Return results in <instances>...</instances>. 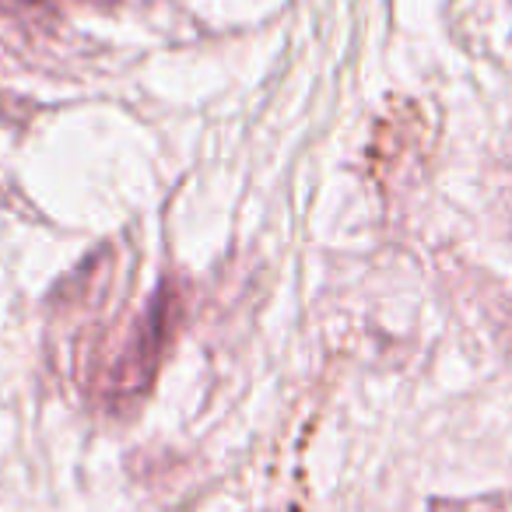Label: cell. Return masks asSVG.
Instances as JSON below:
<instances>
[{"label": "cell", "mask_w": 512, "mask_h": 512, "mask_svg": "<svg viewBox=\"0 0 512 512\" xmlns=\"http://www.w3.org/2000/svg\"><path fill=\"white\" fill-rule=\"evenodd\" d=\"M169 313H172V306L162 292L158 306L151 309L141 323H134V327L127 330V337L109 351L99 369L102 386H106L109 393H137L148 383L158 365V351H162V341H165V320H169Z\"/></svg>", "instance_id": "obj_1"}, {"label": "cell", "mask_w": 512, "mask_h": 512, "mask_svg": "<svg viewBox=\"0 0 512 512\" xmlns=\"http://www.w3.org/2000/svg\"><path fill=\"white\" fill-rule=\"evenodd\" d=\"M428 151V130H425V116L418 106L411 102H400L383 123H379L376 134V176L390 186H400L421 169V158Z\"/></svg>", "instance_id": "obj_2"}, {"label": "cell", "mask_w": 512, "mask_h": 512, "mask_svg": "<svg viewBox=\"0 0 512 512\" xmlns=\"http://www.w3.org/2000/svg\"><path fill=\"white\" fill-rule=\"evenodd\" d=\"M435 512H512V505L502 498H477V502H439Z\"/></svg>", "instance_id": "obj_3"}, {"label": "cell", "mask_w": 512, "mask_h": 512, "mask_svg": "<svg viewBox=\"0 0 512 512\" xmlns=\"http://www.w3.org/2000/svg\"><path fill=\"white\" fill-rule=\"evenodd\" d=\"M43 0H0V11H25V8H36Z\"/></svg>", "instance_id": "obj_4"}]
</instances>
